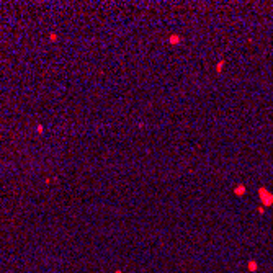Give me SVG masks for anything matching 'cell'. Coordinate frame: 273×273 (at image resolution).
I'll list each match as a JSON object with an SVG mask.
<instances>
[{"label": "cell", "instance_id": "6da1fadb", "mask_svg": "<svg viewBox=\"0 0 273 273\" xmlns=\"http://www.w3.org/2000/svg\"><path fill=\"white\" fill-rule=\"evenodd\" d=\"M258 196H260V201L262 204H265V206H272L273 204V195L270 193L267 188H258Z\"/></svg>", "mask_w": 273, "mask_h": 273}, {"label": "cell", "instance_id": "7a4b0ae2", "mask_svg": "<svg viewBox=\"0 0 273 273\" xmlns=\"http://www.w3.org/2000/svg\"><path fill=\"white\" fill-rule=\"evenodd\" d=\"M167 41H169L170 46H178V44H182L183 38H182V34H178V33H172V34H169Z\"/></svg>", "mask_w": 273, "mask_h": 273}, {"label": "cell", "instance_id": "3957f363", "mask_svg": "<svg viewBox=\"0 0 273 273\" xmlns=\"http://www.w3.org/2000/svg\"><path fill=\"white\" fill-rule=\"evenodd\" d=\"M244 193H245V186L244 185H237L236 188H234V195H237V196H242Z\"/></svg>", "mask_w": 273, "mask_h": 273}, {"label": "cell", "instance_id": "277c9868", "mask_svg": "<svg viewBox=\"0 0 273 273\" xmlns=\"http://www.w3.org/2000/svg\"><path fill=\"white\" fill-rule=\"evenodd\" d=\"M224 64H226V61H224V59H223V61H219V62H218V64H216V72H218V74H219V72L223 71Z\"/></svg>", "mask_w": 273, "mask_h": 273}, {"label": "cell", "instance_id": "5b68a950", "mask_svg": "<svg viewBox=\"0 0 273 273\" xmlns=\"http://www.w3.org/2000/svg\"><path fill=\"white\" fill-rule=\"evenodd\" d=\"M57 33H51L49 34V39H51V41H52V43H56V41H57Z\"/></svg>", "mask_w": 273, "mask_h": 273}, {"label": "cell", "instance_id": "8992f818", "mask_svg": "<svg viewBox=\"0 0 273 273\" xmlns=\"http://www.w3.org/2000/svg\"><path fill=\"white\" fill-rule=\"evenodd\" d=\"M36 131L39 132V134H43V132H44V126H43V124H38V126H36Z\"/></svg>", "mask_w": 273, "mask_h": 273}]
</instances>
